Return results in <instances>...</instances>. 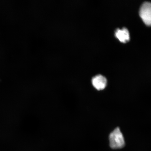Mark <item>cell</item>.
<instances>
[{
  "label": "cell",
  "instance_id": "cell-1",
  "mask_svg": "<svg viewBox=\"0 0 151 151\" xmlns=\"http://www.w3.org/2000/svg\"><path fill=\"white\" fill-rule=\"evenodd\" d=\"M109 144L111 148L114 149L122 148L125 145L124 139L119 128H116L109 136Z\"/></svg>",
  "mask_w": 151,
  "mask_h": 151
},
{
  "label": "cell",
  "instance_id": "cell-2",
  "mask_svg": "<svg viewBox=\"0 0 151 151\" xmlns=\"http://www.w3.org/2000/svg\"><path fill=\"white\" fill-rule=\"evenodd\" d=\"M139 14L145 24L151 26V3L146 2L143 3L139 9Z\"/></svg>",
  "mask_w": 151,
  "mask_h": 151
},
{
  "label": "cell",
  "instance_id": "cell-3",
  "mask_svg": "<svg viewBox=\"0 0 151 151\" xmlns=\"http://www.w3.org/2000/svg\"><path fill=\"white\" fill-rule=\"evenodd\" d=\"M91 82L94 88L98 90H101L104 89L106 87L107 81L103 76L97 75L93 77Z\"/></svg>",
  "mask_w": 151,
  "mask_h": 151
},
{
  "label": "cell",
  "instance_id": "cell-4",
  "mask_svg": "<svg viewBox=\"0 0 151 151\" xmlns=\"http://www.w3.org/2000/svg\"><path fill=\"white\" fill-rule=\"evenodd\" d=\"M115 35L119 40L123 43L127 42L130 39L129 31L126 28L117 29L115 33Z\"/></svg>",
  "mask_w": 151,
  "mask_h": 151
}]
</instances>
